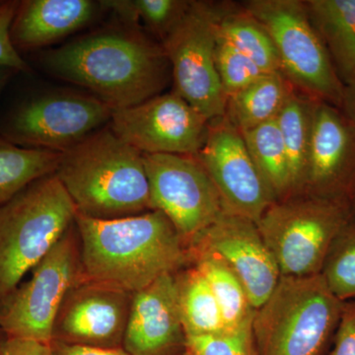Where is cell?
<instances>
[{
    "label": "cell",
    "instance_id": "cell-1",
    "mask_svg": "<svg viewBox=\"0 0 355 355\" xmlns=\"http://www.w3.org/2000/svg\"><path fill=\"white\" fill-rule=\"evenodd\" d=\"M51 73L89 89L114 111L161 94L171 74L162 44L139 28H113L44 53Z\"/></svg>",
    "mask_w": 355,
    "mask_h": 355
},
{
    "label": "cell",
    "instance_id": "cell-2",
    "mask_svg": "<svg viewBox=\"0 0 355 355\" xmlns=\"http://www.w3.org/2000/svg\"><path fill=\"white\" fill-rule=\"evenodd\" d=\"M83 275L135 293L190 266L189 250L160 210L116 219L76 214Z\"/></svg>",
    "mask_w": 355,
    "mask_h": 355
},
{
    "label": "cell",
    "instance_id": "cell-3",
    "mask_svg": "<svg viewBox=\"0 0 355 355\" xmlns=\"http://www.w3.org/2000/svg\"><path fill=\"white\" fill-rule=\"evenodd\" d=\"M55 174L77 214L116 219L153 210L144 154L109 125L62 153Z\"/></svg>",
    "mask_w": 355,
    "mask_h": 355
},
{
    "label": "cell",
    "instance_id": "cell-4",
    "mask_svg": "<svg viewBox=\"0 0 355 355\" xmlns=\"http://www.w3.org/2000/svg\"><path fill=\"white\" fill-rule=\"evenodd\" d=\"M345 303L331 293L321 273L280 277L252 322L258 355H323Z\"/></svg>",
    "mask_w": 355,
    "mask_h": 355
},
{
    "label": "cell",
    "instance_id": "cell-5",
    "mask_svg": "<svg viewBox=\"0 0 355 355\" xmlns=\"http://www.w3.org/2000/svg\"><path fill=\"white\" fill-rule=\"evenodd\" d=\"M76 214L55 174L33 182L0 205V300L57 244Z\"/></svg>",
    "mask_w": 355,
    "mask_h": 355
},
{
    "label": "cell",
    "instance_id": "cell-6",
    "mask_svg": "<svg viewBox=\"0 0 355 355\" xmlns=\"http://www.w3.org/2000/svg\"><path fill=\"white\" fill-rule=\"evenodd\" d=\"M355 214L347 200L297 193L272 202L257 221L282 277L320 275L331 245Z\"/></svg>",
    "mask_w": 355,
    "mask_h": 355
},
{
    "label": "cell",
    "instance_id": "cell-7",
    "mask_svg": "<svg viewBox=\"0 0 355 355\" xmlns=\"http://www.w3.org/2000/svg\"><path fill=\"white\" fill-rule=\"evenodd\" d=\"M243 7L270 34L282 73L292 86L311 99L340 108L345 84L311 22L305 1L250 0Z\"/></svg>",
    "mask_w": 355,
    "mask_h": 355
},
{
    "label": "cell",
    "instance_id": "cell-8",
    "mask_svg": "<svg viewBox=\"0 0 355 355\" xmlns=\"http://www.w3.org/2000/svg\"><path fill=\"white\" fill-rule=\"evenodd\" d=\"M32 270L29 282L0 300V330L6 338L51 343L62 301L83 275L76 222Z\"/></svg>",
    "mask_w": 355,
    "mask_h": 355
},
{
    "label": "cell",
    "instance_id": "cell-9",
    "mask_svg": "<svg viewBox=\"0 0 355 355\" xmlns=\"http://www.w3.org/2000/svg\"><path fill=\"white\" fill-rule=\"evenodd\" d=\"M113 112L95 96H28L0 116V137L26 148L64 153L110 123Z\"/></svg>",
    "mask_w": 355,
    "mask_h": 355
},
{
    "label": "cell",
    "instance_id": "cell-10",
    "mask_svg": "<svg viewBox=\"0 0 355 355\" xmlns=\"http://www.w3.org/2000/svg\"><path fill=\"white\" fill-rule=\"evenodd\" d=\"M216 4L191 1L184 19L162 42L174 92L207 120L226 114L227 96L216 64Z\"/></svg>",
    "mask_w": 355,
    "mask_h": 355
},
{
    "label": "cell",
    "instance_id": "cell-11",
    "mask_svg": "<svg viewBox=\"0 0 355 355\" xmlns=\"http://www.w3.org/2000/svg\"><path fill=\"white\" fill-rule=\"evenodd\" d=\"M153 210L172 222L187 248L226 211L197 156L144 154Z\"/></svg>",
    "mask_w": 355,
    "mask_h": 355
},
{
    "label": "cell",
    "instance_id": "cell-12",
    "mask_svg": "<svg viewBox=\"0 0 355 355\" xmlns=\"http://www.w3.org/2000/svg\"><path fill=\"white\" fill-rule=\"evenodd\" d=\"M209 121L174 91L116 110L109 127L142 154L198 155Z\"/></svg>",
    "mask_w": 355,
    "mask_h": 355
},
{
    "label": "cell",
    "instance_id": "cell-13",
    "mask_svg": "<svg viewBox=\"0 0 355 355\" xmlns=\"http://www.w3.org/2000/svg\"><path fill=\"white\" fill-rule=\"evenodd\" d=\"M197 156L218 191L224 209L257 223L275 202L251 157L243 133L228 116L210 121Z\"/></svg>",
    "mask_w": 355,
    "mask_h": 355
},
{
    "label": "cell",
    "instance_id": "cell-14",
    "mask_svg": "<svg viewBox=\"0 0 355 355\" xmlns=\"http://www.w3.org/2000/svg\"><path fill=\"white\" fill-rule=\"evenodd\" d=\"M132 297L130 292L81 275L62 301L53 340L101 349L123 347Z\"/></svg>",
    "mask_w": 355,
    "mask_h": 355
},
{
    "label": "cell",
    "instance_id": "cell-15",
    "mask_svg": "<svg viewBox=\"0 0 355 355\" xmlns=\"http://www.w3.org/2000/svg\"><path fill=\"white\" fill-rule=\"evenodd\" d=\"M188 250L218 256L241 282L254 310L268 300L282 277L257 224L230 212L222 214Z\"/></svg>",
    "mask_w": 355,
    "mask_h": 355
},
{
    "label": "cell",
    "instance_id": "cell-16",
    "mask_svg": "<svg viewBox=\"0 0 355 355\" xmlns=\"http://www.w3.org/2000/svg\"><path fill=\"white\" fill-rule=\"evenodd\" d=\"M354 189L355 125L338 107L315 100L302 193L350 202Z\"/></svg>",
    "mask_w": 355,
    "mask_h": 355
},
{
    "label": "cell",
    "instance_id": "cell-17",
    "mask_svg": "<svg viewBox=\"0 0 355 355\" xmlns=\"http://www.w3.org/2000/svg\"><path fill=\"white\" fill-rule=\"evenodd\" d=\"M123 349L130 355H184L187 352L174 273L133 293Z\"/></svg>",
    "mask_w": 355,
    "mask_h": 355
},
{
    "label": "cell",
    "instance_id": "cell-18",
    "mask_svg": "<svg viewBox=\"0 0 355 355\" xmlns=\"http://www.w3.org/2000/svg\"><path fill=\"white\" fill-rule=\"evenodd\" d=\"M91 0H24L20 1L10 28L18 53L44 48L87 25L97 12Z\"/></svg>",
    "mask_w": 355,
    "mask_h": 355
},
{
    "label": "cell",
    "instance_id": "cell-19",
    "mask_svg": "<svg viewBox=\"0 0 355 355\" xmlns=\"http://www.w3.org/2000/svg\"><path fill=\"white\" fill-rule=\"evenodd\" d=\"M311 22L343 84L355 76V0L305 1Z\"/></svg>",
    "mask_w": 355,
    "mask_h": 355
},
{
    "label": "cell",
    "instance_id": "cell-20",
    "mask_svg": "<svg viewBox=\"0 0 355 355\" xmlns=\"http://www.w3.org/2000/svg\"><path fill=\"white\" fill-rule=\"evenodd\" d=\"M295 90L282 72L265 73L227 99L226 116L241 132L275 120Z\"/></svg>",
    "mask_w": 355,
    "mask_h": 355
},
{
    "label": "cell",
    "instance_id": "cell-21",
    "mask_svg": "<svg viewBox=\"0 0 355 355\" xmlns=\"http://www.w3.org/2000/svg\"><path fill=\"white\" fill-rule=\"evenodd\" d=\"M174 277L178 307L187 338L228 331L218 302L202 273L190 265L174 273Z\"/></svg>",
    "mask_w": 355,
    "mask_h": 355
},
{
    "label": "cell",
    "instance_id": "cell-22",
    "mask_svg": "<svg viewBox=\"0 0 355 355\" xmlns=\"http://www.w3.org/2000/svg\"><path fill=\"white\" fill-rule=\"evenodd\" d=\"M217 38L231 44L265 72H282L272 39L260 21L246 9L216 4Z\"/></svg>",
    "mask_w": 355,
    "mask_h": 355
},
{
    "label": "cell",
    "instance_id": "cell-23",
    "mask_svg": "<svg viewBox=\"0 0 355 355\" xmlns=\"http://www.w3.org/2000/svg\"><path fill=\"white\" fill-rule=\"evenodd\" d=\"M191 265L202 273L220 307L227 331L253 321L254 312L247 292L235 273L216 254L189 251Z\"/></svg>",
    "mask_w": 355,
    "mask_h": 355
},
{
    "label": "cell",
    "instance_id": "cell-24",
    "mask_svg": "<svg viewBox=\"0 0 355 355\" xmlns=\"http://www.w3.org/2000/svg\"><path fill=\"white\" fill-rule=\"evenodd\" d=\"M242 133L254 165L275 202L293 195L288 158L275 119Z\"/></svg>",
    "mask_w": 355,
    "mask_h": 355
},
{
    "label": "cell",
    "instance_id": "cell-25",
    "mask_svg": "<svg viewBox=\"0 0 355 355\" xmlns=\"http://www.w3.org/2000/svg\"><path fill=\"white\" fill-rule=\"evenodd\" d=\"M314 101L295 89L275 118L288 158L293 195L304 191Z\"/></svg>",
    "mask_w": 355,
    "mask_h": 355
},
{
    "label": "cell",
    "instance_id": "cell-26",
    "mask_svg": "<svg viewBox=\"0 0 355 355\" xmlns=\"http://www.w3.org/2000/svg\"><path fill=\"white\" fill-rule=\"evenodd\" d=\"M62 153L26 148L0 137V205L33 182L55 174Z\"/></svg>",
    "mask_w": 355,
    "mask_h": 355
},
{
    "label": "cell",
    "instance_id": "cell-27",
    "mask_svg": "<svg viewBox=\"0 0 355 355\" xmlns=\"http://www.w3.org/2000/svg\"><path fill=\"white\" fill-rule=\"evenodd\" d=\"M100 6L114 11L132 27L139 23L164 41L190 10L191 1L186 0H106Z\"/></svg>",
    "mask_w": 355,
    "mask_h": 355
},
{
    "label": "cell",
    "instance_id": "cell-28",
    "mask_svg": "<svg viewBox=\"0 0 355 355\" xmlns=\"http://www.w3.org/2000/svg\"><path fill=\"white\" fill-rule=\"evenodd\" d=\"M321 275L331 293L343 302L355 299V214L336 238Z\"/></svg>",
    "mask_w": 355,
    "mask_h": 355
},
{
    "label": "cell",
    "instance_id": "cell-29",
    "mask_svg": "<svg viewBox=\"0 0 355 355\" xmlns=\"http://www.w3.org/2000/svg\"><path fill=\"white\" fill-rule=\"evenodd\" d=\"M216 64L227 99L265 74L249 58L218 38L216 48Z\"/></svg>",
    "mask_w": 355,
    "mask_h": 355
},
{
    "label": "cell",
    "instance_id": "cell-30",
    "mask_svg": "<svg viewBox=\"0 0 355 355\" xmlns=\"http://www.w3.org/2000/svg\"><path fill=\"white\" fill-rule=\"evenodd\" d=\"M252 322L219 335L189 336L187 349L193 355H258Z\"/></svg>",
    "mask_w": 355,
    "mask_h": 355
},
{
    "label": "cell",
    "instance_id": "cell-31",
    "mask_svg": "<svg viewBox=\"0 0 355 355\" xmlns=\"http://www.w3.org/2000/svg\"><path fill=\"white\" fill-rule=\"evenodd\" d=\"M20 1L0 2V67H9L27 73L31 70L22 55L14 48L10 39V28Z\"/></svg>",
    "mask_w": 355,
    "mask_h": 355
},
{
    "label": "cell",
    "instance_id": "cell-32",
    "mask_svg": "<svg viewBox=\"0 0 355 355\" xmlns=\"http://www.w3.org/2000/svg\"><path fill=\"white\" fill-rule=\"evenodd\" d=\"M334 336V347L329 355H355V299L345 303Z\"/></svg>",
    "mask_w": 355,
    "mask_h": 355
},
{
    "label": "cell",
    "instance_id": "cell-33",
    "mask_svg": "<svg viewBox=\"0 0 355 355\" xmlns=\"http://www.w3.org/2000/svg\"><path fill=\"white\" fill-rule=\"evenodd\" d=\"M0 355H53L51 343L6 338L0 342Z\"/></svg>",
    "mask_w": 355,
    "mask_h": 355
},
{
    "label": "cell",
    "instance_id": "cell-34",
    "mask_svg": "<svg viewBox=\"0 0 355 355\" xmlns=\"http://www.w3.org/2000/svg\"><path fill=\"white\" fill-rule=\"evenodd\" d=\"M53 355H130L123 347L101 349V347H83L53 340L51 343Z\"/></svg>",
    "mask_w": 355,
    "mask_h": 355
},
{
    "label": "cell",
    "instance_id": "cell-35",
    "mask_svg": "<svg viewBox=\"0 0 355 355\" xmlns=\"http://www.w3.org/2000/svg\"><path fill=\"white\" fill-rule=\"evenodd\" d=\"M340 109L355 125V76L345 85V92Z\"/></svg>",
    "mask_w": 355,
    "mask_h": 355
},
{
    "label": "cell",
    "instance_id": "cell-36",
    "mask_svg": "<svg viewBox=\"0 0 355 355\" xmlns=\"http://www.w3.org/2000/svg\"><path fill=\"white\" fill-rule=\"evenodd\" d=\"M17 73H20L18 70L9 69V67H0V98H1L4 89L10 83L13 76Z\"/></svg>",
    "mask_w": 355,
    "mask_h": 355
},
{
    "label": "cell",
    "instance_id": "cell-37",
    "mask_svg": "<svg viewBox=\"0 0 355 355\" xmlns=\"http://www.w3.org/2000/svg\"><path fill=\"white\" fill-rule=\"evenodd\" d=\"M350 202H352V207H354L355 211V189L354 193H352V200H350Z\"/></svg>",
    "mask_w": 355,
    "mask_h": 355
},
{
    "label": "cell",
    "instance_id": "cell-38",
    "mask_svg": "<svg viewBox=\"0 0 355 355\" xmlns=\"http://www.w3.org/2000/svg\"><path fill=\"white\" fill-rule=\"evenodd\" d=\"M4 336H4L3 333H2V331L0 330V342H1V340H2V338H4Z\"/></svg>",
    "mask_w": 355,
    "mask_h": 355
},
{
    "label": "cell",
    "instance_id": "cell-39",
    "mask_svg": "<svg viewBox=\"0 0 355 355\" xmlns=\"http://www.w3.org/2000/svg\"><path fill=\"white\" fill-rule=\"evenodd\" d=\"M184 355H193V354H191L190 350L187 349V352H184Z\"/></svg>",
    "mask_w": 355,
    "mask_h": 355
},
{
    "label": "cell",
    "instance_id": "cell-40",
    "mask_svg": "<svg viewBox=\"0 0 355 355\" xmlns=\"http://www.w3.org/2000/svg\"><path fill=\"white\" fill-rule=\"evenodd\" d=\"M0 2H1V1H0Z\"/></svg>",
    "mask_w": 355,
    "mask_h": 355
}]
</instances>
